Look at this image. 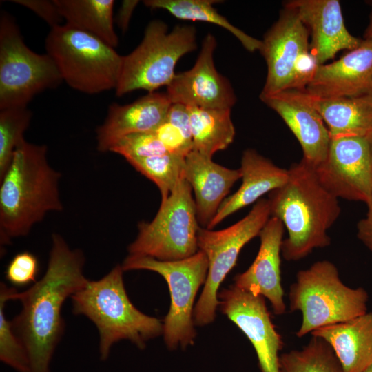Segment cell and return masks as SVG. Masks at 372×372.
<instances>
[{"instance_id":"1","label":"cell","mask_w":372,"mask_h":372,"mask_svg":"<svg viewBox=\"0 0 372 372\" xmlns=\"http://www.w3.org/2000/svg\"><path fill=\"white\" fill-rule=\"evenodd\" d=\"M84 264L80 249H70L60 234H53L43 276L28 289L17 291L12 297L22 304L21 312L11 322L26 349L31 372H50L53 354L64 331L62 306L88 281L83 274Z\"/></svg>"},{"instance_id":"2","label":"cell","mask_w":372,"mask_h":372,"mask_svg":"<svg viewBox=\"0 0 372 372\" xmlns=\"http://www.w3.org/2000/svg\"><path fill=\"white\" fill-rule=\"evenodd\" d=\"M287 182L269 194L271 217L287 231L281 254L287 261L301 260L331 244L328 230L338 218V198L320 183L314 169L302 160L289 169Z\"/></svg>"},{"instance_id":"3","label":"cell","mask_w":372,"mask_h":372,"mask_svg":"<svg viewBox=\"0 0 372 372\" xmlns=\"http://www.w3.org/2000/svg\"><path fill=\"white\" fill-rule=\"evenodd\" d=\"M48 147L25 139L15 149L10 165L0 178V241L27 236L50 211L63 209L60 172L49 164Z\"/></svg>"},{"instance_id":"4","label":"cell","mask_w":372,"mask_h":372,"mask_svg":"<svg viewBox=\"0 0 372 372\" xmlns=\"http://www.w3.org/2000/svg\"><path fill=\"white\" fill-rule=\"evenodd\" d=\"M123 271L117 265L100 280H88L71 296L73 313L86 316L99 331L102 360L108 358L112 345L121 340L142 349L147 341L163 333L161 320L141 312L130 300Z\"/></svg>"},{"instance_id":"5","label":"cell","mask_w":372,"mask_h":372,"mask_svg":"<svg viewBox=\"0 0 372 372\" xmlns=\"http://www.w3.org/2000/svg\"><path fill=\"white\" fill-rule=\"evenodd\" d=\"M368 300L365 289L343 283L333 262L323 260L313 263L297 273L289 289L290 311L302 314L296 336L302 338L318 329L366 313Z\"/></svg>"},{"instance_id":"6","label":"cell","mask_w":372,"mask_h":372,"mask_svg":"<svg viewBox=\"0 0 372 372\" xmlns=\"http://www.w3.org/2000/svg\"><path fill=\"white\" fill-rule=\"evenodd\" d=\"M45 48L72 89L88 94L116 89L123 56L99 38L64 23L50 28Z\"/></svg>"},{"instance_id":"7","label":"cell","mask_w":372,"mask_h":372,"mask_svg":"<svg viewBox=\"0 0 372 372\" xmlns=\"http://www.w3.org/2000/svg\"><path fill=\"white\" fill-rule=\"evenodd\" d=\"M196 48L194 26L177 25L169 32L163 21H152L140 44L123 56L116 95L121 97L138 90L150 93L168 86L176 74L178 61Z\"/></svg>"},{"instance_id":"8","label":"cell","mask_w":372,"mask_h":372,"mask_svg":"<svg viewBox=\"0 0 372 372\" xmlns=\"http://www.w3.org/2000/svg\"><path fill=\"white\" fill-rule=\"evenodd\" d=\"M199 227L192 189L183 177L161 201L154 219L138 223V235L127 248L129 254L162 261L187 258L198 251Z\"/></svg>"},{"instance_id":"9","label":"cell","mask_w":372,"mask_h":372,"mask_svg":"<svg viewBox=\"0 0 372 372\" xmlns=\"http://www.w3.org/2000/svg\"><path fill=\"white\" fill-rule=\"evenodd\" d=\"M63 81L50 56L30 49L14 18L6 12H1L0 110L27 106L35 95L56 87Z\"/></svg>"},{"instance_id":"10","label":"cell","mask_w":372,"mask_h":372,"mask_svg":"<svg viewBox=\"0 0 372 372\" xmlns=\"http://www.w3.org/2000/svg\"><path fill=\"white\" fill-rule=\"evenodd\" d=\"M121 266L123 271L149 270L165 278L171 297L169 310L163 323L165 342L169 349L179 344L184 348L192 344L196 336L193 306L197 291L207 279L209 262L206 254L198 250L190 257L173 261L129 254Z\"/></svg>"},{"instance_id":"11","label":"cell","mask_w":372,"mask_h":372,"mask_svg":"<svg viewBox=\"0 0 372 372\" xmlns=\"http://www.w3.org/2000/svg\"><path fill=\"white\" fill-rule=\"evenodd\" d=\"M271 217L267 198L258 200L249 212L234 225L220 230L199 227L198 250L208 259V273L202 293L194 309V322L204 326L212 322L219 304L218 290L235 266L242 248L258 236Z\"/></svg>"},{"instance_id":"12","label":"cell","mask_w":372,"mask_h":372,"mask_svg":"<svg viewBox=\"0 0 372 372\" xmlns=\"http://www.w3.org/2000/svg\"><path fill=\"white\" fill-rule=\"evenodd\" d=\"M309 33L296 12L285 6L265 34L259 50L267 68L260 97L304 89L319 65L310 52Z\"/></svg>"},{"instance_id":"13","label":"cell","mask_w":372,"mask_h":372,"mask_svg":"<svg viewBox=\"0 0 372 372\" xmlns=\"http://www.w3.org/2000/svg\"><path fill=\"white\" fill-rule=\"evenodd\" d=\"M313 169L334 196L367 205L372 189V135L331 138L326 158Z\"/></svg>"},{"instance_id":"14","label":"cell","mask_w":372,"mask_h":372,"mask_svg":"<svg viewBox=\"0 0 372 372\" xmlns=\"http://www.w3.org/2000/svg\"><path fill=\"white\" fill-rule=\"evenodd\" d=\"M218 297L222 312L252 344L261 372H280L279 352L283 341L272 322L265 298L235 285L222 290Z\"/></svg>"},{"instance_id":"15","label":"cell","mask_w":372,"mask_h":372,"mask_svg":"<svg viewBox=\"0 0 372 372\" xmlns=\"http://www.w3.org/2000/svg\"><path fill=\"white\" fill-rule=\"evenodd\" d=\"M216 45L215 37L208 33L194 66L175 74L165 92L172 103L216 109H231L235 105L236 96L229 81L214 64Z\"/></svg>"},{"instance_id":"16","label":"cell","mask_w":372,"mask_h":372,"mask_svg":"<svg viewBox=\"0 0 372 372\" xmlns=\"http://www.w3.org/2000/svg\"><path fill=\"white\" fill-rule=\"evenodd\" d=\"M260 99L281 117L293 134L302 150L301 160L313 168L324 161L331 135L303 90H286Z\"/></svg>"},{"instance_id":"17","label":"cell","mask_w":372,"mask_h":372,"mask_svg":"<svg viewBox=\"0 0 372 372\" xmlns=\"http://www.w3.org/2000/svg\"><path fill=\"white\" fill-rule=\"evenodd\" d=\"M284 5L293 9L307 28L310 52L318 65L325 64L340 50L358 48L362 41L347 29L338 0H292Z\"/></svg>"},{"instance_id":"18","label":"cell","mask_w":372,"mask_h":372,"mask_svg":"<svg viewBox=\"0 0 372 372\" xmlns=\"http://www.w3.org/2000/svg\"><path fill=\"white\" fill-rule=\"evenodd\" d=\"M303 91L323 99L372 94V41L364 39L339 59L319 65Z\"/></svg>"},{"instance_id":"19","label":"cell","mask_w":372,"mask_h":372,"mask_svg":"<svg viewBox=\"0 0 372 372\" xmlns=\"http://www.w3.org/2000/svg\"><path fill=\"white\" fill-rule=\"evenodd\" d=\"M284 231L283 223L270 217L258 235L260 245L255 260L245 271L234 278L237 287L267 298L276 315H282L286 310L280 269Z\"/></svg>"},{"instance_id":"20","label":"cell","mask_w":372,"mask_h":372,"mask_svg":"<svg viewBox=\"0 0 372 372\" xmlns=\"http://www.w3.org/2000/svg\"><path fill=\"white\" fill-rule=\"evenodd\" d=\"M171 104L166 93L158 92L129 104L112 103L104 122L96 130L97 150L110 152L119 138L127 134L154 132L165 121Z\"/></svg>"},{"instance_id":"21","label":"cell","mask_w":372,"mask_h":372,"mask_svg":"<svg viewBox=\"0 0 372 372\" xmlns=\"http://www.w3.org/2000/svg\"><path fill=\"white\" fill-rule=\"evenodd\" d=\"M184 177L194 192L198 224L208 228L231 188L241 178V172L192 150L185 157Z\"/></svg>"},{"instance_id":"22","label":"cell","mask_w":372,"mask_h":372,"mask_svg":"<svg viewBox=\"0 0 372 372\" xmlns=\"http://www.w3.org/2000/svg\"><path fill=\"white\" fill-rule=\"evenodd\" d=\"M239 169L242 179L240 187L223 200L207 229H212L227 216L282 187L289 177L287 169L277 166L254 149L243 152Z\"/></svg>"},{"instance_id":"23","label":"cell","mask_w":372,"mask_h":372,"mask_svg":"<svg viewBox=\"0 0 372 372\" xmlns=\"http://www.w3.org/2000/svg\"><path fill=\"white\" fill-rule=\"evenodd\" d=\"M332 347L343 372H362L372 364V312L311 333Z\"/></svg>"},{"instance_id":"24","label":"cell","mask_w":372,"mask_h":372,"mask_svg":"<svg viewBox=\"0 0 372 372\" xmlns=\"http://www.w3.org/2000/svg\"><path fill=\"white\" fill-rule=\"evenodd\" d=\"M305 94L323 119L331 138L372 135V94L329 99Z\"/></svg>"},{"instance_id":"25","label":"cell","mask_w":372,"mask_h":372,"mask_svg":"<svg viewBox=\"0 0 372 372\" xmlns=\"http://www.w3.org/2000/svg\"><path fill=\"white\" fill-rule=\"evenodd\" d=\"M68 25L90 34L115 48L118 44L114 28L113 0H54Z\"/></svg>"},{"instance_id":"26","label":"cell","mask_w":372,"mask_h":372,"mask_svg":"<svg viewBox=\"0 0 372 372\" xmlns=\"http://www.w3.org/2000/svg\"><path fill=\"white\" fill-rule=\"evenodd\" d=\"M188 110L193 150L212 158L216 152L232 143L236 130L231 117V109L188 107Z\"/></svg>"},{"instance_id":"27","label":"cell","mask_w":372,"mask_h":372,"mask_svg":"<svg viewBox=\"0 0 372 372\" xmlns=\"http://www.w3.org/2000/svg\"><path fill=\"white\" fill-rule=\"evenodd\" d=\"M214 0H145L143 3L151 9H162L173 17L185 21H203L214 24L231 33L249 52L259 51L262 41L257 39L231 24L213 6Z\"/></svg>"},{"instance_id":"28","label":"cell","mask_w":372,"mask_h":372,"mask_svg":"<svg viewBox=\"0 0 372 372\" xmlns=\"http://www.w3.org/2000/svg\"><path fill=\"white\" fill-rule=\"evenodd\" d=\"M279 366L280 372H343L329 344L313 335L302 349L282 353Z\"/></svg>"},{"instance_id":"29","label":"cell","mask_w":372,"mask_h":372,"mask_svg":"<svg viewBox=\"0 0 372 372\" xmlns=\"http://www.w3.org/2000/svg\"><path fill=\"white\" fill-rule=\"evenodd\" d=\"M158 188L161 201L166 200L184 177L185 157L166 153L127 161Z\"/></svg>"},{"instance_id":"30","label":"cell","mask_w":372,"mask_h":372,"mask_svg":"<svg viewBox=\"0 0 372 372\" xmlns=\"http://www.w3.org/2000/svg\"><path fill=\"white\" fill-rule=\"evenodd\" d=\"M32 115L27 106L0 110V178L10 166L15 149L25 139Z\"/></svg>"},{"instance_id":"31","label":"cell","mask_w":372,"mask_h":372,"mask_svg":"<svg viewBox=\"0 0 372 372\" xmlns=\"http://www.w3.org/2000/svg\"><path fill=\"white\" fill-rule=\"evenodd\" d=\"M17 290L1 282L0 287V360L17 372H31L28 352L14 333L11 320L5 316L6 302L12 300Z\"/></svg>"},{"instance_id":"32","label":"cell","mask_w":372,"mask_h":372,"mask_svg":"<svg viewBox=\"0 0 372 372\" xmlns=\"http://www.w3.org/2000/svg\"><path fill=\"white\" fill-rule=\"evenodd\" d=\"M110 152L121 155L127 161L167 153L154 132L124 136L112 146Z\"/></svg>"},{"instance_id":"33","label":"cell","mask_w":372,"mask_h":372,"mask_svg":"<svg viewBox=\"0 0 372 372\" xmlns=\"http://www.w3.org/2000/svg\"><path fill=\"white\" fill-rule=\"evenodd\" d=\"M39 272L37 258L31 252L22 251L16 254L6 270V279L15 286H25L37 282Z\"/></svg>"},{"instance_id":"34","label":"cell","mask_w":372,"mask_h":372,"mask_svg":"<svg viewBox=\"0 0 372 372\" xmlns=\"http://www.w3.org/2000/svg\"><path fill=\"white\" fill-rule=\"evenodd\" d=\"M167 153L186 157L193 150V141L166 119L154 131Z\"/></svg>"},{"instance_id":"35","label":"cell","mask_w":372,"mask_h":372,"mask_svg":"<svg viewBox=\"0 0 372 372\" xmlns=\"http://www.w3.org/2000/svg\"><path fill=\"white\" fill-rule=\"evenodd\" d=\"M11 1L32 11L50 28L63 24L64 20L54 0H14Z\"/></svg>"},{"instance_id":"36","label":"cell","mask_w":372,"mask_h":372,"mask_svg":"<svg viewBox=\"0 0 372 372\" xmlns=\"http://www.w3.org/2000/svg\"><path fill=\"white\" fill-rule=\"evenodd\" d=\"M166 120L179 128L189 138L192 140L190 117L187 106L180 103H172Z\"/></svg>"},{"instance_id":"37","label":"cell","mask_w":372,"mask_h":372,"mask_svg":"<svg viewBox=\"0 0 372 372\" xmlns=\"http://www.w3.org/2000/svg\"><path fill=\"white\" fill-rule=\"evenodd\" d=\"M139 1H123L116 17V22L123 32L127 30L130 21Z\"/></svg>"},{"instance_id":"38","label":"cell","mask_w":372,"mask_h":372,"mask_svg":"<svg viewBox=\"0 0 372 372\" xmlns=\"http://www.w3.org/2000/svg\"><path fill=\"white\" fill-rule=\"evenodd\" d=\"M357 237L372 253V214L360 220L357 223Z\"/></svg>"},{"instance_id":"39","label":"cell","mask_w":372,"mask_h":372,"mask_svg":"<svg viewBox=\"0 0 372 372\" xmlns=\"http://www.w3.org/2000/svg\"><path fill=\"white\" fill-rule=\"evenodd\" d=\"M364 39L372 41V11L369 15V22L364 32Z\"/></svg>"},{"instance_id":"40","label":"cell","mask_w":372,"mask_h":372,"mask_svg":"<svg viewBox=\"0 0 372 372\" xmlns=\"http://www.w3.org/2000/svg\"><path fill=\"white\" fill-rule=\"evenodd\" d=\"M366 206H367V208H368V211L367 212L372 214V189H371V199H370V201H369V204Z\"/></svg>"},{"instance_id":"41","label":"cell","mask_w":372,"mask_h":372,"mask_svg":"<svg viewBox=\"0 0 372 372\" xmlns=\"http://www.w3.org/2000/svg\"><path fill=\"white\" fill-rule=\"evenodd\" d=\"M362 372H372V364L367 366L364 371Z\"/></svg>"},{"instance_id":"42","label":"cell","mask_w":372,"mask_h":372,"mask_svg":"<svg viewBox=\"0 0 372 372\" xmlns=\"http://www.w3.org/2000/svg\"><path fill=\"white\" fill-rule=\"evenodd\" d=\"M371 3H372V1H370Z\"/></svg>"}]
</instances>
